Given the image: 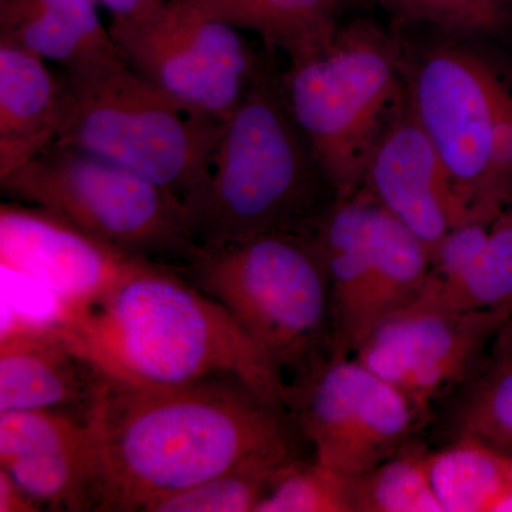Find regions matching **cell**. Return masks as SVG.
Returning <instances> with one entry per match:
<instances>
[{"mask_svg": "<svg viewBox=\"0 0 512 512\" xmlns=\"http://www.w3.org/2000/svg\"><path fill=\"white\" fill-rule=\"evenodd\" d=\"M63 328L109 379L180 386L235 377L288 412V389L261 349L221 303L170 266L138 261Z\"/></svg>", "mask_w": 512, "mask_h": 512, "instance_id": "obj_2", "label": "cell"}, {"mask_svg": "<svg viewBox=\"0 0 512 512\" xmlns=\"http://www.w3.org/2000/svg\"><path fill=\"white\" fill-rule=\"evenodd\" d=\"M43 508L0 468V512H39Z\"/></svg>", "mask_w": 512, "mask_h": 512, "instance_id": "obj_28", "label": "cell"}, {"mask_svg": "<svg viewBox=\"0 0 512 512\" xmlns=\"http://www.w3.org/2000/svg\"><path fill=\"white\" fill-rule=\"evenodd\" d=\"M109 10L111 19H134L146 15L163 0H94Z\"/></svg>", "mask_w": 512, "mask_h": 512, "instance_id": "obj_29", "label": "cell"}, {"mask_svg": "<svg viewBox=\"0 0 512 512\" xmlns=\"http://www.w3.org/2000/svg\"><path fill=\"white\" fill-rule=\"evenodd\" d=\"M109 32L131 69L221 123L244 99L259 62L242 30L191 0H163L140 18L111 19Z\"/></svg>", "mask_w": 512, "mask_h": 512, "instance_id": "obj_9", "label": "cell"}, {"mask_svg": "<svg viewBox=\"0 0 512 512\" xmlns=\"http://www.w3.org/2000/svg\"><path fill=\"white\" fill-rule=\"evenodd\" d=\"M511 318L512 306L453 311L413 303L380 322L353 355L429 413L440 394L473 375L485 346Z\"/></svg>", "mask_w": 512, "mask_h": 512, "instance_id": "obj_11", "label": "cell"}, {"mask_svg": "<svg viewBox=\"0 0 512 512\" xmlns=\"http://www.w3.org/2000/svg\"><path fill=\"white\" fill-rule=\"evenodd\" d=\"M103 49H114L109 26L101 22L94 0H29Z\"/></svg>", "mask_w": 512, "mask_h": 512, "instance_id": "obj_27", "label": "cell"}, {"mask_svg": "<svg viewBox=\"0 0 512 512\" xmlns=\"http://www.w3.org/2000/svg\"><path fill=\"white\" fill-rule=\"evenodd\" d=\"M59 74L57 144L121 165L185 207L221 136V121L191 110L131 69L119 50Z\"/></svg>", "mask_w": 512, "mask_h": 512, "instance_id": "obj_5", "label": "cell"}, {"mask_svg": "<svg viewBox=\"0 0 512 512\" xmlns=\"http://www.w3.org/2000/svg\"><path fill=\"white\" fill-rule=\"evenodd\" d=\"M90 424L99 447L100 511L146 512L252 458L302 451L291 414L235 377L180 386L107 377Z\"/></svg>", "mask_w": 512, "mask_h": 512, "instance_id": "obj_1", "label": "cell"}, {"mask_svg": "<svg viewBox=\"0 0 512 512\" xmlns=\"http://www.w3.org/2000/svg\"><path fill=\"white\" fill-rule=\"evenodd\" d=\"M288 412L313 457L350 477L399 453L429 414L343 353L293 390Z\"/></svg>", "mask_w": 512, "mask_h": 512, "instance_id": "obj_10", "label": "cell"}, {"mask_svg": "<svg viewBox=\"0 0 512 512\" xmlns=\"http://www.w3.org/2000/svg\"><path fill=\"white\" fill-rule=\"evenodd\" d=\"M107 376L64 328L0 336V413L53 410L90 421Z\"/></svg>", "mask_w": 512, "mask_h": 512, "instance_id": "obj_15", "label": "cell"}, {"mask_svg": "<svg viewBox=\"0 0 512 512\" xmlns=\"http://www.w3.org/2000/svg\"><path fill=\"white\" fill-rule=\"evenodd\" d=\"M352 477L312 456L282 468L256 512H353Z\"/></svg>", "mask_w": 512, "mask_h": 512, "instance_id": "obj_26", "label": "cell"}, {"mask_svg": "<svg viewBox=\"0 0 512 512\" xmlns=\"http://www.w3.org/2000/svg\"><path fill=\"white\" fill-rule=\"evenodd\" d=\"M402 46L375 22L355 20L323 52L282 72L293 119L336 200L360 191L373 150L406 103Z\"/></svg>", "mask_w": 512, "mask_h": 512, "instance_id": "obj_7", "label": "cell"}, {"mask_svg": "<svg viewBox=\"0 0 512 512\" xmlns=\"http://www.w3.org/2000/svg\"><path fill=\"white\" fill-rule=\"evenodd\" d=\"M466 382L450 413L453 440L471 437L512 453V342Z\"/></svg>", "mask_w": 512, "mask_h": 512, "instance_id": "obj_24", "label": "cell"}, {"mask_svg": "<svg viewBox=\"0 0 512 512\" xmlns=\"http://www.w3.org/2000/svg\"><path fill=\"white\" fill-rule=\"evenodd\" d=\"M47 60L0 39V178L56 141L59 74Z\"/></svg>", "mask_w": 512, "mask_h": 512, "instance_id": "obj_17", "label": "cell"}, {"mask_svg": "<svg viewBox=\"0 0 512 512\" xmlns=\"http://www.w3.org/2000/svg\"><path fill=\"white\" fill-rule=\"evenodd\" d=\"M360 192L406 225L430 256L461 225L446 168L407 96L373 150Z\"/></svg>", "mask_w": 512, "mask_h": 512, "instance_id": "obj_14", "label": "cell"}, {"mask_svg": "<svg viewBox=\"0 0 512 512\" xmlns=\"http://www.w3.org/2000/svg\"><path fill=\"white\" fill-rule=\"evenodd\" d=\"M0 468L43 511H100L99 447L90 421L53 410L0 413Z\"/></svg>", "mask_w": 512, "mask_h": 512, "instance_id": "obj_13", "label": "cell"}, {"mask_svg": "<svg viewBox=\"0 0 512 512\" xmlns=\"http://www.w3.org/2000/svg\"><path fill=\"white\" fill-rule=\"evenodd\" d=\"M414 303L453 311L512 306V212L491 224L483 248L460 278L426 289Z\"/></svg>", "mask_w": 512, "mask_h": 512, "instance_id": "obj_22", "label": "cell"}, {"mask_svg": "<svg viewBox=\"0 0 512 512\" xmlns=\"http://www.w3.org/2000/svg\"><path fill=\"white\" fill-rule=\"evenodd\" d=\"M383 207L357 192L335 200L312 234L332 293L335 353L348 355L362 340V313L379 241Z\"/></svg>", "mask_w": 512, "mask_h": 512, "instance_id": "obj_16", "label": "cell"}, {"mask_svg": "<svg viewBox=\"0 0 512 512\" xmlns=\"http://www.w3.org/2000/svg\"><path fill=\"white\" fill-rule=\"evenodd\" d=\"M302 451L252 458L218 476L161 498L146 512H256L282 468Z\"/></svg>", "mask_w": 512, "mask_h": 512, "instance_id": "obj_23", "label": "cell"}, {"mask_svg": "<svg viewBox=\"0 0 512 512\" xmlns=\"http://www.w3.org/2000/svg\"><path fill=\"white\" fill-rule=\"evenodd\" d=\"M274 52L259 55L244 99L224 121L207 174L185 202L197 251L269 234L312 237L336 200L286 101Z\"/></svg>", "mask_w": 512, "mask_h": 512, "instance_id": "obj_3", "label": "cell"}, {"mask_svg": "<svg viewBox=\"0 0 512 512\" xmlns=\"http://www.w3.org/2000/svg\"><path fill=\"white\" fill-rule=\"evenodd\" d=\"M340 2H342L343 8H345V6H349L352 5V3L359 2V0H340Z\"/></svg>", "mask_w": 512, "mask_h": 512, "instance_id": "obj_30", "label": "cell"}, {"mask_svg": "<svg viewBox=\"0 0 512 512\" xmlns=\"http://www.w3.org/2000/svg\"><path fill=\"white\" fill-rule=\"evenodd\" d=\"M138 261L144 259L110 247L55 212L19 201L0 205V265L46 286L72 312L101 298Z\"/></svg>", "mask_w": 512, "mask_h": 512, "instance_id": "obj_12", "label": "cell"}, {"mask_svg": "<svg viewBox=\"0 0 512 512\" xmlns=\"http://www.w3.org/2000/svg\"><path fill=\"white\" fill-rule=\"evenodd\" d=\"M211 18L255 33L289 63L323 52L338 32L340 0H191Z\"/></svg>", "mask_w": 512, "mask_h": 512, "instance_id": "obj_18", "label": "cell"}, {"mask_svg": "<svg viewBox=\"0 0 512 512\" xmlns=\"http://www.w3.org/2000/svg\"><path fill=\"white\" fill-rule=\"evenodd\" d=\"M0 185L10 200L55 212L134 258L180 271L197 252L174 194L79 148L53 143Z\"/></svg>", "mask_w": 512, "mask_h": 512, "instance_id": "obj_8", "label": "cell"}, {"mask_svg": "<svg viewBox=\"0 0 512 512\" xmlns=\"http://www.w3.org/2000/svg\"><path fill=\"white\" fill-rule=\"evenodd\" d=\"M402 26L476 40L512 29V0H372Z\"/></svg>", "mask_w": 512, "mask_h": 512, "instance_id": "obj_25", "label": "cell"}, {"mask_svg": "<svg viewBox=\"0 0 512 512\" xmlns=\"http://www.w3.org/2000/svg\"><path fill=\"white\" fill-rule=\"evenodd\" d=\"M431 483L444 512H507L512 453L463 437L431 453Z\"/></svg>", "mask_w": 512, "mask_h": 512, "instance_id": "obj_19", "label": "cell"}, {"mask_svg": "<svg viewBox=\"0 0 512 512\" xmlns=\"http://www.w3.org/2000/svg\"><path fill=\"white\" fill-rule=\"evenodd\" d=\"M178 272L231 313L289 397L335 355L332 293L311 237L269 234L200 249Z\"/></svg>", "mask_w": 512, "mask_h": 512, "instance_id": "obj_6", "label": "cell"}, {"mask_svg": "<svg viewBox=\"0 0 512 512\" xmlns=\"http://www.w3.org/2000/svg\"><path fill=\"white\" fill-rule=\"evenodd\" d=\"M431 453L412 440L379 466L352 476L353 512H444L431 483Z\"/></svg>", "mask_w": 512, "mask_h": 512, "instance_id": "obj_21", "label": "cell"}, {"mask_svg": "<svg viewBox=\"0 0 512 512\" xmlns=\"http://www.w3.org/2000/svg\"><path fill=\"white\" fill-rule=\"evenodd\" d=\"M406 55L407 103L446 168L461 225L512 212V72L471 39Z\"/></svg>", "mask_w": 512, "mask_h": 512, "instance_id": "obj_4", "label": "cell"}, {"mask_svg": "<svg viewBox=\"0 0 512 512\" xmlns=\"http://www.w3.org/2000/svg\"><path fill=\"white\" fill-rule=\"evenodd\" d=\"M430 268L431 256L426 245L383 208L375 262L363 305L360 343L380 322L420 298Z\"/></svg>", "mask_w": 512, "mask_h": 512, "instance_id": "obj_20", "label": "cell"}]
</instances>
